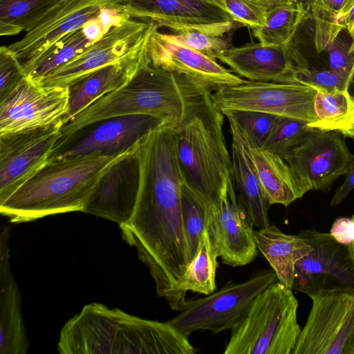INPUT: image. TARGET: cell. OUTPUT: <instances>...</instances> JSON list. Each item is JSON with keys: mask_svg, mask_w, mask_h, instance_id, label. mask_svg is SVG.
Returning <instances> with one entry per match:
<instances>
[{"mask_svg": "<svg viewBox=\"0 0 354 354\" xmlns=\"http://www.w3.org/2000/svg\"><path fill=\"white\" fill-rule=\"evenodd\" d=\"M140 185L130 219L119 225L139 258L155 266L187 259L181 190L184 183L175 147L174 127L164 123L138 145Z\"/></svg>", "mask_w": 354, "mask_h": 354, "instance_id": "6da1fadb", "label": "cell"}, {"mask_svg": "<svg viewBox=\"0 0 354 354\" xmlns=\"http://www.w3.org/2000/svg\"><path fill=\"white\" fill-rule=\"evenodd\" d=\"M60 354H194L187 337L168 322L131 315L97 303L86 305L62 327Z\"/></svg>", "mask_w": 354, "mask_h": 354, "instance_id": "7a4b0ae2", "label": "cell"}, {"mask_svg": "<svg viewBox=\"0 0 354 354\" xmlns=\"http://www.w3.org/2000/svg\"><path fill=\"white\" fill-rule=\"evenodd\" d=\"M129 151L118 155L93 153L47 162L0 203V213L10 222L19 223L50 215L83 212L101 176Z\"/></svg>", "mask_w": 354, "mask_h": 354, "instance_id": "3957f363", "label": "cell"}, {"mask_svg": "<svg viewBox=\"0 0 354 354\" xmlns=\"http://www.w3.org/2000/svg\"><path fill=\"white\" fill-rule=\"evenodd\" d=\"M207 92L145 62L123 86L88 106L61 129L66 136L91 123L127 115L157 118L172 127L180 124Z\"/></svg>", "mask_w": 354, "mask_h": 354, "instance_id": "277c9868", "label": "cell"}, {"mask_svg": "<svg viewBox=\"0 0 354 354\" xmlns=\"http://www.w3.org/2000/svg\"><path fill=\"white\" fill-rule=\"evenodd\" d=\"M224 115L205 93L174 127L175 147L184 183L209 207H216L232 177L223 131Z\"/></svg>", "mask_w": 354, "mask_h": 354, "instance_id": "5b68a950", "label": "cell"}, {"mask_svg": "<svg viewBox=\"0 0 354 354\" xmlns=\"http://www.w3.org/2000/svg\"><path fill=\"white\" fill-rule=\"evenodd\" d=\"M292 289L277 281L259 293L231 330L225 354H292L301 328Z\"/></svg>", "mask_w": 354, "mask_h": 354, "instance_id": "8992f818", "label": "cell"}, {"mask_svg": "<svg viewBox=\"0 0 354 354\" xmlns=\"http://www.w3.org/2000/svg\"><path fill=\"white\" fill-rule=\"evenodd\" d=\"M277 281L273 270H263L244 282L229 283L205 297L186 300L180 313L167 322L187 337L199 330L213 333L231 330L256 297Z\"/></svg>", "mask_w": 354, "mask_h": 354, "instance_id": "52a82bcc", "label": "cell"}, {"mask_svg": "<svg viewBox=\"0 0 354 354\" xmlns=\"http://www.w3.org/2000/svg\"><path fill=\"white\" fill-rule=\"evenodd\" d=\"M298 235L311 250L295 264L292 290L310 298L333 293L354 295V261L348 245L314 228Z\"/></svg>", "mask_w": 354, "mask_h": 354, "instance_id": "ba28073f", "label": "cell"}, {"mask_svg": "<svg viewBox=\"0 0 354 354\" xmlns=\"http://www.w3.org/2000/svg\"><path fill=\"white\" fill-rule=\"evenodd\" d=\"M317 90L300 83L244 80L212 93L220 111L248 110L313 122Z\"/></svg>", "mask_w": 354, "mask_h": 354, "instance_id": "9c48e42d", "label": "cell"}, {"mask_svg": "<svg viewBox=\"0 0 354 354\" xmlns=\"http://www.w3.org/2000/svg\"><path fill=\"white\" fill-rule=\"evenodd\" d=\"M165 122L142 114L110 118L61 137L47 162L71 160L93 153L118 155L135 147Z\"/></svg>", "mask_w": 354, "mask_h": 354, "instance_id": "30bf717a", "label": "cell"}, {"mask_svg": "<svg viewBox=\"0 0 354 354\" xmlns=\"http://www.w3.org/2000/svg\"><path fill=\"white\" fill-rule=\"evenodd\" d=\"M310 299V313L292 354H354V295Z\"/></svg>", "mask_w": 354, "mask_h": 354, "instance_id": "8fae6325", "label": "cell"}, {"mask_svg": "<svg viewBox=\"0 0 354 354\" xmlns=\"http://www.w3.org/2000/svg\"><path fill=\"white\" fill-rule=\"evenodd\" d=\"M118 8L132 19L154 22L174 32L198 30L230 35L241 26L219 0H119Z\"/></svg>", "mask_w": 354, "mask_h": 354, "instance_id": "7c38bea8", "label": "cell"}, {"mask_svg": "<svg viewBox=\"0 0 354 354\" xmlns=\"http://www.w3.org/2000/svg\"><path fill=\"white\" fill-rule=\"evenodd\" d=\"M353 158L341 134L315 130L306 133L283 157L305 194L312 190L328 192Z\"/></svg>", "mask_w": 354, "mask_h": 354, "instance_id": "4fadbf2b", "label": "cell"}, {"mask_svg": "<svg viewBox=\"0 0 354 354\" xmlns=\"http://www.w3.org/2000/svg\"><path fill=\"white\" fill-rule=\"evenodd\" d=\"M62 120L46 127L0 136V203L46 163L61 138Z\"/></svg>", "mask_w": 354, "mask_h": 354, "instance_id": "5bb4252c", "label": "cell"}, {"mask_svg": "<svg viewBox=\"0 0 354 354\" xmlns=\"http://www.w3.org/2000/svg\"><path fill=\"white\" fill-rule=\"evenodd\" d=\"M68 104V87L44 86L28 77L0 101V136L63 121Z\"/></svg>", "mask_w": 354, "mask_h": 354, "instance_id": "9a60e30c", "label": "cell"}, {"mask_svg": "<svg viewBox=\"0 0 354 354\" xmlns=\"http://www.w3.org/2000/svg\"><path fill=\"white\" fill-rule=\"evenodd\" d=\"M156 26L154 22L131 19L110 30L82 54L36 82L47 86L68 87L91 72L131 53L149 37Z\"/></svg>", "mask_w": 354, "mask_h": 354, "instance_id": "2e32d148", "label": "cell"}, {"mask_svg": "<svg viewBox=\"0 0 354 354\" xmlns=\"http://www.w3.org/2000/svg\"><path fill=\"white\" fill-rule=\"evenodd\" d=\"M158 29L156 26L153 30L148 42V55L153 66L211 93L244 82L216 59L170 39Z\"/></svg>", "mask_w": 354, "mask_h": 354, "instance_id": "e0dca14e", "label": "cell"}, {"mask_svg": "<svg viewBox=\"0 0 354 354\" xmlns=\"http://www.w3.org/2000/svg\"><path fill=\"white\" fill-rule=\"evenodd\" d=\"M118 0H61L19 41L8 47L24 70L56 41L97 17L103 8H118Z\"/></svg>", "mask_w": 354, "mask_h": 354, "instance_id": "ac0fdd59", "label": "cell"}, {"mask_svg": "<svg viewBox=\"0 0 354 354\" xmlns=\"http://www.w3.org/2000/svg\"><path fill=\"white\" fill-rule=\"evenodd\" d=\"M254 225L238 198L233 178L216 207H209L207 230L222 262L229 266H245L257 256Z\"/></svg>", "mask_w": 354, "mask_h": 354, "instance_id": "d6986e66", "label": "cell"}, {"mask_svg": "<svg viewBox=\"0 0 354 354\" xmlns=\"http://www.w3.org/2000/svg\"><path fill=\"white\" fill-rule=\"evenodd\" d=\"M217 59L241 77L250 81L297 83V73L308 67L297 48L250 42L223 50Z\"/></svg>", "mask_w": 354, "mask_h": 354, "instance_id": "ffe728a7", "label": "cell"}, {"mask_svg": "<svg viewBox=\"0 0 354 354\" xmlns=\"http://www.w3.org/2000/svg\"><path fill=\"white\" fill-rule=\"evenodd\" d=\"M138 145L103 174L83 212L106 218L119 225L130 219L140 185Z\"/></svg>", "mask_w": 354, "mask_h": 354, "instance_id": "44dd1931", "label": "cell"}, {"mask_svg": "<svg viewBox=\"0 0 354 354\" xmlns=\"http://www.w3.org/2000/svg\"><path fill=\"white\" fill-rule=\"evenodd\" d=\"M149 37L122 59L91 72L69 86L68 111L63 119L64 124L106 94L127 83L149 60Z\"/></svg>", "mask_w": 354, "mask_h": 354, "instance_id": "7402d4cb", "label": "cell"}, {"mask_svg": "<svg viewBox=\"0 0 354 354\" xmlns=\"http://www.w3.org/2000/svg\"><path fill=\"white\" fill-rule=\"evenodd\" d=\"M10 227L0 232V353L26 354L29 342L24 325L21 295L10 261Z\"/></svg>", "mask_w": 354, "mask_h": 354, "instance_id": "603a6c76", "label": "cell"}, {"mask_svg": "<svg viewBox=\"0 0 354 354\" xmlns=\"http://www.w3.org/2000/svg\"><path fill=\"white\" fill-rule=\"evenodd\" d=\"M232 134V177L239 192V199L254 227L269 226L270 206L260 183L251 158L249 143L236 122L227 117Z\"/></svg>", "mask_w": 354, "mask_h": 354, "instance_id": "cb8c5ba5", "label": "cell"}, {"mask_svg": "<svg viewBox=\"0 0 354 354\" xmlns=\"http://www.w3.org/2000/svg\"><path fill=\"white\" fill-rule=\"evenodd\" d=\"M253 236L257 249L269 262L279 282L292 289L295 264L310 251V245L298 234H286L274 224L254 230Z\"/></svg>", "mask_w": 354, "mask_h": 354, "instance_id": "d4e9b609", "label": "cell"}, {"mask_svg": "<svg viewBox=\"0 0 354 354\" xmlns=\"http://www.w3.org/2000/svg\"><path fill=\"white\" fill-rule=\"evenodd\" d=\"M249 146L251 158L270 205L280 204L288 206L305 194L290 166L282 157L263 147L250 143Z\"/></svg>", "mask_w": 354, "mask_h": 354, "instance_id": "484cf974", "label": "cell"}, {"mask_svg": "<svg viewBox=\"0 0 354 354\" xmlns=\"http://www.w3.org/2000/svg\"><path fill=\"white\" fill-rule=\"evenodd\" d=\"M317 119L308 123L315 131H333L344 138L354 139V95L349 91L327 93L317 91L315 100Z\"/></svg>", "mask_w": 354, "mask_h": 354, "instance_id": "4316f807", "label": "cell"}, {"mask_svg": "<svg viewBox=\"0 0 354 354\" xmlns=\"http://www.w3.org/2000/svg\"><path fill=\"white\" fill-rule=\"evenodd\" d=\"M218 257L206 228L196 255L175 285L176 292L184 301L187 291L205 295L215 291Z\"/></svg>", "mask_w": 354, "mask_h": 354, "instance_id": "83f0119b", "label": "cell"}, {"mask_svg": "<svg viewBox=\"0 0 354 354\" xmlns=\"http://www.w3.org/2000/svg\"><path fill=\"white\" fill-rule=\"evenodd\" d=\"M306 15V11L300 1L270 8L266 24L253 29V35L264 45H288Z\"/></svg>", "mask_w": 354, "mask_h": 354, "instance_id": "f1b7e54d", "label": "cell"}, {"mask_svg": "<svg viewBox=\"0 0 354 354\" xmlns=\"http://www.w3.org/2000/svg\"><path fill=\"white\" fill-rule=\"evenodd\" d=\"M92 44L82 28L76 30L50 46L25 71L30 79L37 82L82 54Z\"/></svg>", "mask_w": 354, "mask_h": 354, "instance_id": "f546056e", "label": "cell"}, {"mask_svg": "<svg viewBox=\"0 0 354 354\" xmlns=\"http://www.w3.org/2000/svg\"><path fill=\"white\" fill-rule=\"evenodd\" d=\"M61 0H0V35L31 29Z\"/></svg>", "mask_w": 354, "mask_h": 354, "instance_id": "4dcf8cb0", "label": "cell"}, {"mask_svg": "<svg viewBox=\"0 0 354 354\" xmlns=\"http://www.w3.org/2000/svg\"><path fill=\"white\" fill-rule=\"evenodd\" d=\"M182 219L190 263L196 255L201 236L207 228L209 207L185 183L181 190Z\"/></svg>", "mask_w": 354, "mask_h": 354, "instance_id": "1f68e13d", "label": "cell"}, {"mask_svg": "<svg viewBox=\"0 0 354 354\" xmlns=\"http://www.w3.org/2000/svg\"><path fill=\"white\" fill-rule=\"evenodd\" d=\"M345 0H310L315 24V46L317 53L328 46L344 30L339 15Z\"/></svg>", "mask_w": 354, "mask_h": 354, "instance_id": "d6a6232c", "label": "cell"}, {"mask_svg": "<svg viewBox=\"0 0 354 354\" xmlns=\"http://www.w3.org/2000/svg\"><path fill=\"white\" fill-rule=\"evenodd\" d=\"M232 118L241 129L248 142L263 147L280 116L255 111L227 110L221 112Z\"/></svg>", "mask_w": 354, "mask_h": 354, "instance_id": "836d02e7", "label": "cell"}, {"mask_svg": "<svg viewBox=\"0 0 354 354\" xmlns=\"http://www.w3.org/2000/svg\"><path fill=\"white\" fill-rule=\"evenodd\" d=\"M308 123L302 120L280 116L263 148L283 158L301 142L306 133L313 130Z\"/></svg>", "mask_w": 354, "mask_h": 354, "instance_id": "e575fe53", "label": "cell"}, {"mask_svg": "<svg viewBox=\"0 0 354 354\" xmlns=\"http://www.w3.org/2000/svg\"><path fill=\"white\" fill-rule=\"evenodd\" d=\"M167 35L170 39L216 60L223 50L230 47L229 35L189 30Z\"/></svg>", "mask_w": 354, "mask_h": 354, "instance_id": "d590c367", "label": "cell"}, {"mask_svg": "<svg viewBox=\"0 0 354 354\" xmlns=\"http://www.w3.org/2000/svg\"><path fill=\"white\" fill-rule=\"evenodd\" d=\"M297 83L327 93L349 91L352 80L348 76L331 69L318 70L308 67L300 68L297 73Z\"/></svg>", "mask_w": 354, "mask_h": 354, "instance_id": "8d00e7d4", "label": "cell"}, {"mask_svg": "<svg viewBox=\"0 0 354 354\" xmlns=\"http://www.w3.org/2000/svg\"><path fill=\"white\" fill-rule=\"evenodd\" d=\"M234 21L255 29L266 24L269 8L254 0H219Z\"/></svg>", "mask_w": 354, "mask_h": 354, "instance_id": "74e56055", "label": "cell"}, {"mask_svg": "<svg viewBox=\"0 0 354 354\" xmlns=\"http://www.w3.org/2000/svg\"><path fill=\"white\" fill-rule=\"evenodd\" d=\"M28 75L8 46L0 48V101L12 93Z\"/></svg>", "mask_w": 354, "mask_h": 354, "instance_id": "f35d334b", "label": "cell"}, {"mask_svg": "<svg viewBox=\"0 0 354 354\" xmlns=\"http://www.w3.org/2000/svg\"><path fill=\"white\" fill-rule=\"evenodd\" d=\"M341 34V33H340ZM340 34L326 48L328 55L329 68L344 74L352 80L351 93L354 84V53L351 51L352 39Z\"/></svg>", "mask_w": 354, "mask_h": 354, "instance_id": "ab89813d", "label": "cell"}, {"mask_svg": "<svg viewBox=\"0 0 354 354\" xmlns=\"http://www.w3.org/2000/svg\"><path fill=\"white\" fill-rule=\"evenodd\" d=\"M97 19L102 24L106 34L114 27L120 26L132 18L118 8L106 7L101 9Z\"/></svg>", "mask_w": 354, "mask_h": 354, "instance_id": "60d3db41", "label": "cell"}, {"mask_svg": "<svg viewBox=\"0 0 354 354\" xmlns=\"http://www.w3.org/2000/svg\"><path fill=\"white\" fill-rule=\"evenodd\" d=\"M329 233L339 243L348 245L354 240V221L351 218H338L333 222Z\"/></svg>", "mask_w": 354, "mask_h": 354, "instance_id": "b9f144b4", "label": "cell"}, {"mask_svg": "<svg viewBox=\"0 0 354 354\" xmlns=\"http://www.w3.org/2000/svg\"><path fill=\"white\" fill-rule=\"evenodd\" d=\"M344 176L345 180L335 189L330 203L331 207H335L342 203L354 189V158Z\"/></svg>", "mask_w": 354, "mask_h": 354, "instance_id": "7bdbcfd3", "label": "cell"}, {"mask_svg": "<svg viewBox=\"0 0 354 354\" xmlns=\"http://www.w3.org/2000/svg\"><path fill=\"white\" fill-rule=\"evenodd\" d=\"M339 21L349 35L354 29V0H345L342 6Z\"/></svg>", "mask_w": 354, "mask_h": 354, "instance_id": "ee69618b", "label": "cell"}, {"mask_svg": "<svg viewBox=\"0 0 354 354\" xmlns=\"http://www.w3.org/2000/svg\"><path fill=\"white\" fill-rule=\"evenodd\" d=\"M82 29L86 37L93 43L98 41L105 35L103 27L97 17L88 21Z\"/></svg>", "mask_w": 354, "mask_h": 354, "instance_id": "f6af8a7d", "label": "cell"}, {"mask_svg": "<svg viewBox=\"0 0 354 354\" xmlns=\"http://www.w3.org/2000/svg\"><path fill=\"white\" fill-rule=\"evenodd\" d=\"M254 1L266 6V7L270 8L279 6V5L292 3L297 1L298 0H254Z\"/></svg>", "mask_w": 354, "mask_h": 354, "instance_id": "bcb514c9", "label": "cell"}, {"mask_svg": "<svg viewBox=\"0 0 354 354\" xmlns=\"http://www.w3.org/2000/svg\"><path fill=\"white\" fill-rule=\"evenodd\" d=\"M352 220L354 221V214H353V216H352ZM348 249H349V252L351 253V257L354 261V240L351 242V243H350L348 245Z\"/></svg>", "mask_w": 354, "mask_h": 354, "instance_id": "7dc6e473", "label": "cell"}, {"mask_svg": "<svg viewBox=\"0 0 354 354\" xmlns=\"http://www.w3.org/2000/svg\"><path fill=\"white\" fill-rule=\"evenodd\" d=\"M350 37L352 39V44H351V51L354 53V29H353V32Z\"/></svg>", "mask_w": 354, "mask_h": 354, "instance_id": "c3c4849f", "label": "cell"}, {"mask_svg": "<svg viewBox=\"0 0 354 354\" xmlns=\"http://www.w3.org/2000/svg\"><path fill=\"white\" fill-rule=\"evenodd\" d=\"M352 94L354 95V84H353V88Z\"/></svg>", "mask_w": 354, "mask_h": 354, "instance_id": "681fc988", "label": "cell"}, {"mask_svg": "<svg viewBox=\"0 0 354 354\" xmlns=\"http://www.w3.org/2000/svg\"><path fill=\"white\" fill-rule=\"evenodd\" d=\"M298 1H301L302 0H298Z\"/></svg>", "mask_w": 354, "mask_h": 354, "instance_id": "f907efd6", "label": "cell"}]
</instances>
